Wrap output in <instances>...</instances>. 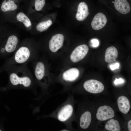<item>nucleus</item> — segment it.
Listing matches in <instances>:
<instances>
[{
	"instance_id": "f257e3e1",
	"label": "nucleus",
	"mask_w": 131,
	"mask_h": 131,
	"mask_svg": "<svg viewBox=\"0 0 131 131\" xmlns=\"http://www.w3.org/2000/svg\"><path fill=\"white\" fill-rule=\"evenodd\" d=\"M31 40H27L18 45L13 55L6 62V69L14 66L33 62L35 51Z\"/></svg>"
},
{
	"instance_id": "f03ea898",
	"label": "nucleus",
	"mask_w": 131,
	"mask_h": 131,
	"mask_svg": "<svg viewBox=\"0 0 131 131\" xmlns=\"http://www.w3.org/2000/svg\"><path fill=\"white\" fill-rule=\"evenodd\" d=\"M27 64L14 66L6 69L9 74L10 84L12 85H20L26 88L31 86L32 74Z\"/></svg>"
},
{
	"instance_id": "7ed1b4c3",
	"label": "nucleus",
	"mask_w": 131,
	"mask_h": 131,
	"mask_svg": "<svg viewBox=\"0 0 131 131\" xmlns=\"http://www.w3.org/2000/svg\"><path fill=\"white\" fill-rule=\"evenodd\" d=\"M83 87L85 90L90 93L97 94L100 93L104 90V87L101 82L94 79H91L85 81Z\"/></svg>"
},
{
	"instance_id": "20e7f679",
	"label": "nucleus",
	"mask_w": 131,
	"mask_h": 131,
	"mask_svg": "<svg viewBox=\"0 0 131 131\" xmlns=\"http://www.w3.org/2000/svg\"><path fill=\"white\" fill-rule=\"evenodd\" d=\"M89 50V48L86 45L82 44L78 46L74 49L70 55L71 61L76 63L81 60L86 55Z\"/></svg>"
},
{
	"instance_id": "39448f33",
	"label": "nucleus",
	"mask_w": 131,
	"mask_h": 131,
	"mask_svg": "<svg viewBox=\"0 0 131 131\" xmlns=\"http://www.w3.org/2000/svg\"><path fill=\"white\" fill-rule=\"evenodd\" d=\"M115 112L110 107L104 105L100 107L96 114L97 119L100 121H104L113 118Z\"/></svg>"
},
{
	"instance_id": "423d86ee",
	"label": "nucleus",
	"mask_w": 131,
	"mask_h": 131,
	"mask_svg": "<svg viewBox=\"0 0 131 131\" xmlns=\"http://www.w3.org/2000/svg\"><path fill=\"white\" fill-rule=\"evenodd\" d=\"M64 40V36L61 34H57L53 35L49 41V49L53 52H57L62 47Z\"/></svg>"
},
{
	"instance_id": "0eeeda50",
	"label": "nucleus",
	"mask_w": 131,
	"mask_h": 131,
	"mask_svg": "<svg viewBox=\"0 0 131 131\" xmlns=\"http://www.w3.org/2000/svg\"><path fill=\"white\" fill-rule=\"evenodd\" d=\"M107 22L105 16L101 12L98 13L94 17L91 22L92 28L95 30H98L103 28Z\"/></svg>"
},
{
	"instance_id": "6e6552de",
	"label": "nucleus",
	"mask_w": 131,
	"mask_h": 131,
	"mask_svg": "<svg viewBox=\"0 0 131 131\" xmlns=\"http://www.w3.org/2000/svg\"><path fill=\"white\" fill-rule=\"evenodd\" d=\"M89 14L88 7L86 3L83 2L80 3L78 6L76 15V19L79 21H83L86 18Z\"/></svg>"
},
{
	"instance_id": "1a4fd4ad",
	"label": "nucleus",
	"mask_w": 131,
	"mask_h": 131,
	"mask_svg": "<svg viewBox=\"0 0 131 131\" xmlns=\"http://www.w3.org/2000/svg\"><path fill=\"white\" fill-rule=\"evenodd\" d=\"M114 5L116 9L122 14H127L130 10V5L126 0H115Z\"/></svg>"
},
{
	"instance_id": "9d476101",
	"label": "nucleus",
	"mask_w": 131,
	"mask_h": 131,
	"mask_svg": "<svg viewBox=\"0 0 131 131\" xmlns=\"http://www.w3.org/2000/svg\"><path fill=\"white\" fill-rule=\"evenodd\" d=\"M73 111L72 106L70 104L65 106L60 110L58 115V120L61 122H65L71 116Z\"/></svg>"
},
{
	"instance_id": "9b49d317",
	"label": "nucleus",
	"mask_w": 131,
	"mask_h": 131,
	"mask_svg": "<svg viewBox=\"0 0 131 131\" xmlns=\"http://www.w3.org/2000/svg\"><path fill=\"white\" fill-rule=\"evenodd\" d=\"M33 69L34 74L36 78L40 80L43 79L45 74V66L42 61H39L34 63Z\"/></svg>"
},
{
	"instance_id": "f8f14e48",
	"label": "nucleus",
	"mask_w": 131,
	"mask_h": 131,
	"mask_svg": "<svg viewBox=\"0 0 131 131\" xmlns=\"http://www.w3.org/2000/svg\"><path fill=\"white\" fill-rule=\"evenodd\" d=\"M119 109L123 113L126 114L129 111L130 105L129 101L125 96H122L119 97L117 100Z\"/></svg>"
},
{
	"instance_id": "ddd939ff",
	"label": "nucleus",
	"mask_w": 131,
	"mask_h": 131,
	"mask_svg": "<svg viewBox=\"0 0 131 131\" xmlns=\"http://www.w3.org/2000/svg\"><path fill=\"white\" fill-rule=\"evenodd\" d=\"M118 53L117 49L115 47L111 46L106 49L105 55V61L110 63L116 61L118 57Z\"/></svg>"
},
{
	"instance_id": "4468645a",
	"label": "nucleus",
	"mask_w": 131,
	"mask_h": 131,
	"mask_svg": "<svg viewBox=\"0 0 131 131\" xmlns=\"http://www.w3.org/2000/svg\"><path fill=\"white\" fill-rule=\"evenodd\" d=\"M18 0H4L2 3L1 9L3 12L12 11L18 7Z\"/></svg>"
},
{
	"instance_id": "2eb2a0df",
	"label": "nucleus",
	"mask_w": 131,
	"mask_h": 131,
	"mask_svg": "<svg viewBox=\"0 0 131 131\" xmlns=\"http://www.w3.org/2000/svg\"><path fill=\"white\" fill-rule=\"evenodd\" d=\"M79 74V70L76 68H70L65 72L63 74V79L65 81L70 82L75 80Z\"/></svg>"
},
{
	"instance_id": "dca6fc26",
	"label": "nucleus",
	"mask_w": 131,
	"mask_h": 131,
	"mask_svg": "<svg viewBox=\"0 0 131 131\" xmlns=\"http://www.w3.org/2000/svg\"><path fill=\"white\" fill-rule=\"evenodd\" d=\"M91 120V113L88 111L84 113L81 115L80 121V125L82 129L88 128L90 123Z\"/></svg>"
},
{
	"instance_id": "f3484780",
	"label": "nucleus",
	"mask_w": 131,
	"mask_h": 131,
	"mask_svg": "<svg viewBox=\"0 0 131 131\" xmlns=\"http://www.w3.org/2000/svg\"><path fill=\"white\" fill-rule=\"evenodd\" d=\"M105 128L106 130L110 131H120L121 130L118 121L113 119L107 121L105 125Z\"/></svg>"
},
{
	"instance_id": "a211bd4d",
	"label": "nucleus",
	"mask_w": 131,
	"mask_h": 131,
	"mask_svg": "<svg viewBox=\"0 0 131 131\" xmlns=\"http://www.w3.org/2000/svg\"><path fill=\"white\" fill-rule=\"evenodd\" d=\"M16 18L18 21L22 23L26 27H29L32 25L31 22L29 18L23 12L18 13L16 15Z\"/></svg>"
},
{
	"instance_id": "6ab92c4d",
	"label": "nucleus",
	"mask_w": 131,
	"mask_h": 131,
	"mask_svg": "<svg viewBox=\"0 0 131 131\" xmlns=\"http://www.w3.org/2000/svg\"><path fill=\"white\" fill-rule=\"evenodd\" d=\"M52 24V22L50 20L43 21L38 23L36 26V28L38 31L43 32L47 29Z\"/></svg>"
},
{
	"instance_id": "aec40b11",
	"label": "nucleus",
	"mask_w": 131,
	"mask_h": 131,
	"mask_svg": "<svg viewBox=\"0 0 131 131\" xmlns=\"http://www.w3.org/2000/svg\"><path fill=\"white\" fill-rule=\"evenodd\" d=\"M91 42L93 47H98L99 45L98 40L96 39H93L91 40Z\"/></svg>"
},
{
	"instance_id": "412c9836",
	"label": "nucleus",
	"mask_w": 131,
	"mask_h": 131,
	"mask_svg": "<svg viewBox=\"0 0 131 131\" xmlns=\"http://www.w3.org/2000/svg\"><path fill=\"white\" fill-rule=\"evenodd\" d=\"M119 66V63H117L111 65L110 66V68L112 70H113L116 69L118 68Z\"/></svg>"
},
{
	"instance_id": "4be33fe9",
	"label": "nucleus",
	"mask_w": 131,
	"mask_h": 131,
	"mask_svg": "<svg viewBox=\"0 0 131 131\" xmlns=\"http://www.w3.org/2000/svg\"><path fill=\"white\" fill-rule=\"evenodd\" d=\"M124 81L123 79L121 78L118 79L116 78L115 80L114 83L115 84H120L123 83Z\"/></svg>"
},
{
	"instance_id": "5701e85b",
	"label": "nucleus",
	"mask_w": 131,
	"mask_h": 131,
	"mask_svg": "<svg viewBox=\"0 0 131 131\" xmlns=\"http://www.w3.org/2000/svg\"><path fill=\"white\" fill-rule=\"evenodd\" d=\"M131 120L129 121L128 123V127L129 131H131Z\"/></svg>"
},
{
	"instance_id": "b1692460",
	"label": "nucleus",
	"mask_w": 131,
	"mask_h": 131,
	"mask_svg": "<svg viewBox=\"0 0 131 131\" xmlns=\"http://www.w3.org/2000/svg\"><path fill=\"white\" fill-rule=\"evenodd\" d=\"M61 131H69V130H68L66 129H63L61 130Z\"/></svg>"
},
{
	"instance_id": "393cba45",
	"label": "nucleus",
	"mask_w": 131,
	"mask_h": 131,
	"mask_svg": "<svg viewBox=\"0 0 131 131\" xmlns=\"http://www.w3.org/2000/svg\"><path fill=\"white\" fill-rule=\"evenodd\" d=\"M1 131V130H0V131Z\"/></svg>"
}]
</instances>
